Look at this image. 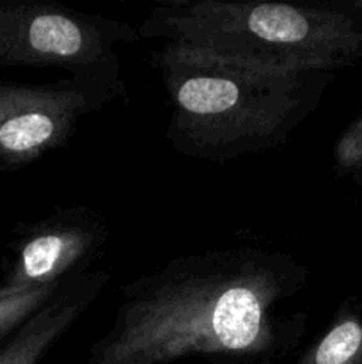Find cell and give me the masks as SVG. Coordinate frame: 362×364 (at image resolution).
Here are the masks:
<instances>
[{
    "label": "cell",
    "mask_w": 362,
    "mask_h": 364,
    "mask_svg": "<svg viewBox=\"0 0 362 364\" xmlns=\"http://www.w3.org/2000/svg\"><path fill=\"white\" fill-rule=\"evenodd\" d=\"M350 2V6L353 7V9H357L358 13H362V0H348Z\"/></svg>",
    "instance_id": "obj_12"
},
{
    "label": "cell",
    "mask_w": 362,
    "mask_h": 364,
    "mask_svg": "<svg viewBox=\"0 0 362 364\" xmlns=\"http://www.w3.org/2000/svg\"><path fill=\"white\" fill-rule=\"evenodd\" d=\"M106 270L70 277L59 294L27 320L0 347V364H41L48 352L73 329L109 284Z\"/></svg>",
    "instance_id": "obj_7"
},
{
    "label": "cell",
    "mask_w": 362,
    "mask_h": 364,
    "mask_svg": "<svg viewBox=\"0 0 362 364\" xmlns=\"http://www.w3.org/2000/svg\"><path fill=\"white\" fill-rule=\"evenodd\" d=\"M109 238V224L85 205L57 208L34 223L14 224L0 290L48 287L87 272Z\"/></svg>",
    "instance_id": "obj_6"
},
{
    "label": "cell",
    "mask_w": 362,
    "mask_h": 364,
    "mask_svg": "<svg viewBox=\"0 0 362 364\" xmlns=\"http://www.w3.org/2000/svg\"><path fill=\"white\" fill-rule=\"evenodd\" d=\"M124 96L121 66L46 84L0 78V171L14 173L66 148L82 117Z\"/></svg>",
    "instance_id": "obj_4"
},
{
    "label": "cell",
    "mask_w": 362,
    "mask_h": 364,
    "mask_svg": "<svg viewBox=\"0 0 362 364\" xmlns=\"http://www.w3.org/2000/svg\"><path fill=\"white\" fill-rule=\"evenodd\" d=\"M258 364H272V363H258Z\"/></svg>",
    "instance_id": "obj_13"
},
{
    "label": "cell",
    "mask_w": 362,
    "mask_h": 364,
    "mask_svg": "<svg viewBox=\"0 0 362 364\" xmlns=\"http://www.w3.org/2000/svg\"><path fill=\"white\" fill-rule=\"evenodd\" d=\"M138 27L53 0H0V70L53 68L70 75L121 66L117 45Z\"/></svg>",
    "instance_id": "obj_5"
},
{
    "label": "cell",
    "mask_w": 362,
    "mask_h": 364,
    "mask_svg": "<svg viewBox=\"0 0 362 364\" xmlns=\"http://www.w3.org/2000/svg\"><path fill=\"white\" fill-rule=\"evenodd\" d=\"M309 279L293 255L252 245L176 256L121 288L116 318L85 364H273L307 333L309 313L280 306Z\"/></svg>",
    "instance_id": "obj_1"
},
{
    "label": "cell",
    "mask_w": 362,
    "mask_h": 364,
    "mask_svg": "<svg viewBox=\"0 0 362 364\" xmlns=\"http://www.w3.org/2000/svg\"><path fill=\"white\" fill-rule=\"evenodd\" d=\"M138 36L277 70L337 73L362 63V13L348 0H160Z\"/></svg>",
    "instance_id": "obj_3"
},
{
    "label": "cell",
    "mask_w": 362,
    "mask_h": 364,
    "mask_svg": "<svg viewBox=\"0 0 362 364\" xmlns=\"http://www.w3.org/2000/svg\"><path fill=\"white\" fill-rule=\"evenodd\" d=\"M295 364H362V302L355 295L337 306L329 327Z\"/></svg>",
    "instance_id": "obj_8"
},
{
    "label": "cell",
    "mask_w": 362,
    "mask_h": 364,
    "mask_svg": "<svg viewBox=\"0 0 362 364\" xmlns=\"http://www.w3.org/2000/svg\"><path fill=\"white\" fill-rule=\"evenodd\" d=\"M149 63L170 109L169 144L212 164L286 144L336 80L330 71L256 66L172 43L149 53Z\"/></svg>",
    "instance_id": "obj_2"
},
{
    "label": "cell",
    "mask_w": 362,
    "mask_h": 364,
    "mask_svg": "<svg viewBox=\"0 0 362 364\" xmlns=\"http://www.w3.org/2000/svg\"><path fill=\"white\" fill-rule=\"evenodd\" d=\"M332 160L337 178L351 176L358 167H362V114L355 117L336 139Z\"/></svg>",
    "instance_id": "obj_10"
},
{
    "label": "cell",
    "mask_w": 362,
    "mask_h": 364,
    "mask_svg": "<svg viewBox=\"0 0 362 364\" xmlns=\"http://www.w3.org/2000/svg\"><path fill=\"white\" fill-rule=\"evenodd\" d=\"M351 181H353L355 185H357V187H361L362 188V167H358L357 171H355L353 174H351Z\"/></svg>",
    "instance_id": "obj_11"
},
{
    "label": "cell",
    "mask_w": 362,
    "mask_h": 364,
    "mask_svg": "<svg viewBox=\"0 0 362 364\" xmlns=\"http://www.w3.org/2000/svg\"><path fill=\"white\" fill-rule=\"evenodd\" d=\"M66 281L20 291L0 290V341L13 336L31 316L45 308L59 294Z\"/></svg>",
    "instance_id": "obj_9"
}]
</instances>
